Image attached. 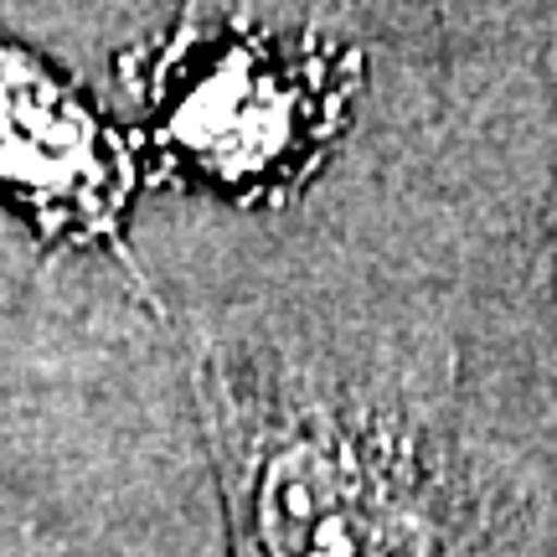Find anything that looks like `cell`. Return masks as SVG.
Listing matches in <instances>:
<instances>
[{"instance_id": "3", "label": "cell", "mask_w": 557, "mask_h": 557, "mask_svg": "<svg viewBox=\"0 0 557 557\" xmlns=\"http://www.w3.org/2000/svg\"><path fill=\"white\" fill-rule=\"evenodd\" d=\"M139 156L67 78L0 32V197L58 248H99L135 274L124 243Z\"/></svg>"}, {"instance_id": "2", "label": "cell", "mask_w": 557, "mask_h": 557, "mask_svg": "<svg viewBox=\"0 0 557 557\" xmlns=\"http://www.w3.org/2000/svg\"><path fill=\"white\" fill-rule=\"evenodd\" d=\"M150 135L176 171L243 201H284L331 156L361 88L351 47L248 16H181L129 58Z\"/></svg>"}, {"instance_id": "1", "label": "cell", "mask_w": 557, "mask_h": 557, "mask_svg": "<svg viewBox=\"0 0 557 557\" xmlns=\"http://www.w3.org/2000/svg\"><path fill=\"white\" fill-rule=\"evenodd\" d=\"M197 418L233 557H480L496 500L393 367L207 346Z\"/></svg>"}]
</instances>
